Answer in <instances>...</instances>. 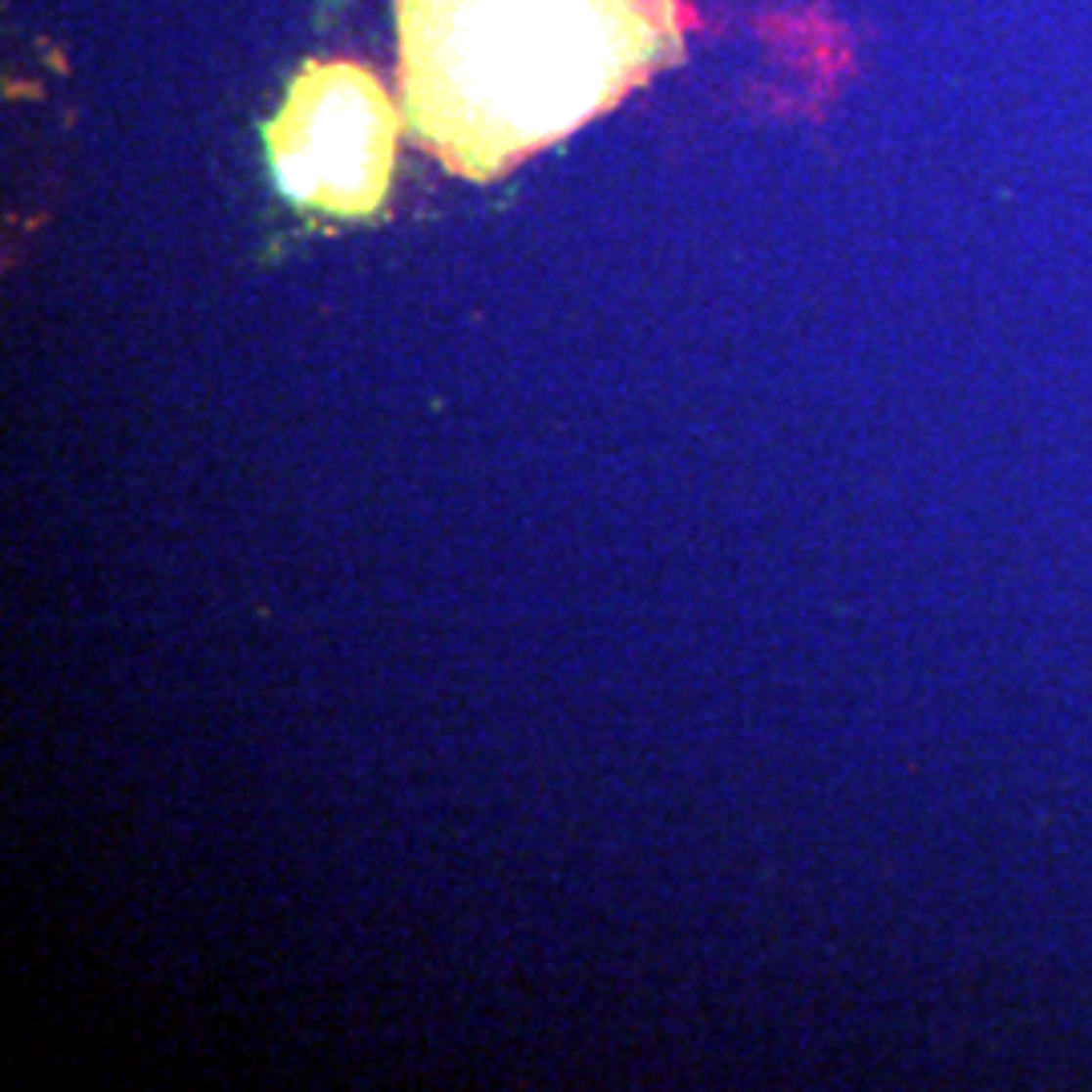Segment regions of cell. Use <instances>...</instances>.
<instances>
[{
	"label": "cell",
	"mask_w": 1092,
	"mask_h": 1092,
	"mask_svg": "<svg viewBox=\"0 0 1092 1092\" xmlns=\"http://www.w3.org/2000/svg\"><path fill=\"white\" fill-rule=\"evenodd\" d=\"M688 24L680 0H397L405 117L490 178L676 61Z\"/></svg>",
	"instance_id": "6da1fadb"
},
{
	"label": "cell",
	"mask_w": 1092,
	"mask_h": 1092,
	"mask_svg": "<svg viewBox=\"0 0 1092 1092\" xmlns=\"http://www.w3.org/2000/svg\"><path fill=\"white\" fill-rule=\"evenodd\" d=\"M397 138V102L356 61H308L267 126L284 195L337 215H369L385 199Z\"/></svg>",
	"instance_id": "7a4b0ae2"
}]
</instances>
